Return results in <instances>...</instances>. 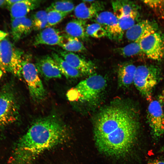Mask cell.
Listing matches in <instances>:
<instances>
[{
	"label": "cell",
	"instance_id": "obj_1",
	"mask_svg": "<svg viewBox=\"0 0 164 164\" xmlns=\"http://www.w3.org/2000/svg\"><path fill=\"white\" fill-rule=\"evenodd\" d=\"M137 114L131 107L120 105L102 111L95 121L94 135L99 151L116 157L125 155L137 139L139 124Z\"/></svg>",
	"mask_w": 164,
	"mask_h": 164
},
{
	"label": "cell",
	"instance_id": "obj_2",
	"mask_svg": "<svg viewBox=\"0 0 164 164\" xmlns=\"http://www.w3.org/2000/svg\"><path fill=\"white\" fill-rule=\"evenodd\" d=\"M67 135L66 127L57 115L38 119L17 142L9 163L31 164L41 153L65 141Z\"/></svg>",
	"mask_w": 164,
	"mask_h": 164
},
{
	"label": "cell",
	"instance_id": "obj_3",
	"mask_svg": "<svg viewBox=\"0 0 164 164\" xmlns=\"http://www.w3.org/2000/svg\"><path fill=\"white\" fill-rule=\"evenodd\" d=\"M1 61L0 68L5 72L10 73L21 78L22 62L25 54L23 50L16 47L6 34L0 31Z\"/></svg>",
	"mask_w": 164,
	"mask_h": 164
},
{
	"label": "cell",
	"instance_id": "obj_4",
	"mask_svg": "<svg viewBox=\"0 0 164 164\" xmlns=\"http://www.w3.org/2000/svg\"><path fill=\"white\" fill-rule=\"evenodd\" d=\"M105 79L102 76L94 74L80 82L67 92L70 101L89 102L96 99L105 88Z\"/></svg>",
	"mask_w": 164,
	"mask_h": 164
},
{
	"label": "cell",
	"instance_id": "obj_5",
	"mask_svg": "<svg viewBox=\"0 0 164 164\" xmlns=\"http://www.w3.org/2000/svg\"><path fill=\"white\" fill-rule=\"evenodd\" d=\"M31 55H24L22 64V75L27 85L30 96L34 101L39 102L45 99L46 93L36 67L31 62Z\"/></svg>",
	"mask_w": 164,
	"mask_h": 164
},
{
	"label": "cell",
	"instance_id": "obj_6",
	"mask_svg": "<svg viewBox=\"0 0 164 164\" xmlns=\"http://www.w3.org/2000/svg\"><path fill=\"white\" fill-rule=\"evenodd\" d=\"M159 74V68L154 65H142L137 67L133 83L148 100L151 99L152 93L158 83Z\"/></svg>",
	"mask_w": 164,
	"mask_h": 164
},
{
	"label": "cell",
	"instance_id": "obj_7",
	"mask_svg": "<svg viewBox=\"0 0 164 164\" xmlns=\"http://www.w3.org/2000/svg\"><path fill=\"white\" fill-rule=\"evenodd\" d=\"M19 114V107L13 91L6 86L0 90V129L15 121Z\"/></svg>",
	"mask_w": 164,
	"mask_h": 164
},
{
	"label": "cell",
	"instance_id": "obj_8",
	"mask_svg": "<svg viewBox=\"0 0 164 164\" xmlns=\"http://www.w3.org/2000/svg\"><path fill=\"white\" fill-rule=\"evenodd\" d=\"M91 20L101 26L106 32V36L109 39L116 42L122 40L124 32L114 13L108 11L101 12Z\"/></svg>",
	"mask_w": 164,
	"mask_h": 164
},
{
	"label": "cell",
	"instance_id": "obj_9",
	"mask_svg": "<svg viewBox=\"0 0 164 164\" xmlns=\"http://www.w3.org/2000/svg\"><path fill=\"white\" fill-rule=\"evenodd\" d=\"M147 117L152 136L157 140L164 133V112L159 101L151 102L148 107Z\"/></svg>",
	"mask_w": 164,
	"mask_h": 164
},
{
	"label": "cell",
	"instance_id": "obj_10",
	"mask_svg": "<svg viewBox=\"0 0 164 164\" xmlns=\"http://www.w3.org/2000/svg\"><path fill=\"white\" fill-rule=\"evenodd\" d=\"M143 53L147 57L154 60H159L164 55V41L161 34L156 32L140 41Z\"/></svg>",
	"mask_w": 164,
	"mask_h": 164
},
{
	"label": "cell",
	"instance_id": "obj_11",
	"mask_svg": "<svg viewBox=\"0 0 164 164\" xmlns=\"http://www.w3.org/2000/svg\"><path fill=\"white\" fill-rule=\"evenodd\" d=\"M53 49L56 53L82 74H91L94 71L95 67L92 62L82 58L74 53L66 51L60 49Z\"/></svg>",
	"mask_w": 164,
	"mask_h": 164
},
{
	"label": "cell",
	"instance_id": "obj_12",
	"mask_svg": "<svg viewBox=\"0 0 164 164\" xmlns=\"http://www.w3.org/2000/svg\"><path fill=\"white\" fill-rule=\"evenodd\" d=\"M158 28L155 22L147 19L143 20L126 30L125 36L128 40L132 42L140 41L143 38L157 32Z\"/></svg>",
	"mask_w": 164,
	"mask_h": 164
},
{
	"label": "cell",
	"instance_id": "obj_13",
	"mask_svg": "<svg viewBox=\"0 0 164 164\" xmlns=\"http://www.w3.org/2000/svg\"><path fill=\"white\" fill-rule=\"evenodd\" d=\"M35 65L38 72L45 78H57L62 77L58 66L51 56L46 55L37 57Z\"/></svg>",
	"mask_w": 164,
	"mask_h": 164
},
{
	"label": "cell",
	"instance_id": "obj_14",
	"mask_svg": "<svg viewBox=\"0 0 164 164\" xmlns=\"http://www.w3.org/2000/svg\"><path fill=\"white\" fill-rule=\"evenodd\" d=\"M104 8L103 2L95 0H87L75 7L74 14L77 19L86 20L91 19Z\"/></svg>",
	"mask_w": 164,
	"mask_h": 164
},
{
	"label": "cell",
	"instance_id": "obj_15",
	"mask_svg": "<svg viewBox=\"0 0 164 164\" xmlns=\"http://www.w3.org/2000/svg\"><path fill=\"white\" fill-rule=\"evenodd\" d=\"M63 38V34L59 29L52 27H47L40 31L36 36L33 45L35 46L46 45L60 47Z\"/></svg>",
	"mask_w": 164,
	"mask_h": 164
},
{
	"label": "cell",
	"instance_id": "obj_16",
	"mask_svg": "<svg viewBox=\"0 0 164 164\" xmlns=\"http://www.w3.org/2000/svg\"><path fill=\"white\" fill-rule=\"evenodd\" d=\"M33 30L31 19L26 16L15 18L11 21V35L15 42H17L28 35Z\"/></svg>",
	"mask_w": 164,
	"mask_h": 164
},
{
	"label": "cell",
	"instance_id": "obj_17",
	"mask_svg": "<svg viewBox=\"0 0 164 164\" xmlns=\"http://www.w3.org/2000/svg\"><path fill=\"white\" fill-rule=\"evenodd\" d=\"M41 1L21 0L9 7L11 20L26 16L30 12L38 8Z\"/></svg>",
	"mask_w": 164,
	"mask_h": 164
},
{
	"label": "cell",
	"instance_id": "obj_18",
	"mask_svg": "<svg viewBox=\"0 0 164 164\" xmlns=\"http://www.w3.org/2000/svg\"><path fill=\"white\" fill-rule=\"evenodd\" d=\"M86 21L77 19L70 20L65 26V34L80 40H87L89 36L86 32Z\"/></svg>",
	"mask_w": 164,
	"mask_h": 164
},
{
	"label": "cell",
	"instance_id": "obj_19",
	"mask_svg": "<svg viewBox=\"0 0 164 164\" xmlns=\"http://www.w3.org/2000/svg\"><path fill=\"white\" fill-rule=\"evenodd\" d=\"M111 4L114 13L117 19L129 15L138 11V6L133 1L126 0L112 1Z\"/></svg>",
	"mask_w": 164,
	"mask_h": 164
},
{
	"label": "cell",
	"instance_id": "obj_20",
	"mask_svg": "<svg viewBox=\"0 0 164 164\" xmlns=\"http://www.w3.org/2000/svg\"><path fill=\"white\" fill-rule=\"evenodd\" d=\"M136 68L135 65L130 63L120 66L118 70V78L120 85L127 87L133 83Z\"/></svg>",
	"mask_w": 164,
	"mask_h": 164
},
{
	"label": "cell",
	"instance_id": "obj_21",
	"mask_svg": "<svg viewBox=\"0 0 164 164\" xmlns=\"http://www.w3.org/2000/svg\"><path fill=\"white\" fill-rule=\"evenodd\" d=\"M51 56L58 64L62 74L67 78H77L82 75L79 71L70 65L56 52H52Z\"/></svg>",
	"mask_w": 164,
	"mask_h": 164
},
{
	"label": "cell",
	"instance_id": "obj_22",
	"mask_svg": "<svg viewBox=\"0 0 164 164\" xmlns=\"http://www.w3.org/2000/svg\"><path fill=\"white\" fill-rule=\"evenodd\" d=\"M63 34V40L60 47L64 50L72 53L84 52L86 50L82 43L77 38Z\"/></svg>",
	"mask_w": 164,
	"mask_h": 164
},
{
	"label": "cell",
	"instance_id": "obj_23",
	"mask_svg": "<svg viewBox=\"0 0 164 164\" xmlns=\"http://www.w3.org/2000/svg\"><path fill=\"white\" fill-rule=\"evenodd\" d=\"M114 51L125 57L134 56L142 52L139 41L133 42L124 47L116 48Z\"/></svg>",
	"mask_w": 164,
	"mask_h": 164
},
{
	"label": "cell",
	"instance_id": "obj_24",
	"mask_svg": "<svg viewBox=\"0 0 164 164\" xmlns=\"http://www.w3.org/2000/svg\"><path fill=\"white\" fill-rule=\"evenodd\" d=\"M75 8L74 4L72 1L62 0L52 2L47 8L46 11L54 10L68 15L74 10Z\"/></svg>",
	"mask_w": 164,
	"mask_h": 164
},
{
	"label": "cell",
	"instance_id": "obj_25",
	"mask_svg": "<svg viewBox=\"0 0 164 164\" xmlns=\"http://www.w3.org/2000/svg\"><path fill=\"white\" fill-rule=\"evenodd\" d=\"M33 30H42L46 27L47 24V12L46 10H40L34 13L31 19Z\"/></svg>",
	"mask_w": 164,
	"mask_h": 164
},
{
	"label": "cell",
	"instance_id": "obj_26",
	"mask_svg": "<svg viewBox=\"0 0 164 164\" xmlns=\"http://www.w3.org/2000/svg\"><path fill=\"white\" fill-rule=\"evenodd\" d=\"M138 11L133 12L130 14L118 19L121 28L124 32L136 23L139 16Z\"/></svg>",
	"mask_w": 164,
	"mask_h": 164
},
{
	"label": "cell",
	"instance_id": "obj_27",
	"mask_svg": "<svg viewBox=\"0 0 164 164\" xmlns=\"http://www.w3.org/2000/svg\"><path fill=\"white\" fill-rule=\"evenodd\" d=\"M86 32L89 36L95 38H100L107 36L105 30L101 25L97 23L87 24Z\"/></svg>",
	"mask_w": 164,
	"mask_h": 164
},
{
	"label": "cell",
	"instance_id": "obj_28",
	"mask_svg": "<svg viewBox=\"0 0 164 164\" xmlns=\"http://www.w3.org/2000/svg\"><path fill=\"white\" fill-rule=\"evenodd\" d=\"M47 12V24L46 27L54 26L60 22L68 15L54 10Z\"/></svg>",
	"mask_w": 164,
	"mask_h": 164
},
{
	"label": "cell",
	"instance_id": "obj_29",
	"mask_svg": "<svg viewBox=\"0 0 164 164\" xmlns=\"http://www.w3.org/2000/svg\"><path fill=\"white\" fill-rule=\"evenodd\" d=\"M143 2L158 16L164 18V0H144Z\"/></svg>",
	"mask_w": 164,
	"mask_h": 164
},
{
	"label": "cell",
	"instance_id": "obj_30",
	"mask_svg": "<svg viewBox=\"0 0 164 164\" xmlns=\"http://www.w3.org/2000/svg\"><path fill=\"white\" fill-rule=\"evenodd\" d=\"M159 101L162 105L164 106V90L162 91L159 97Z\"/></svg>",
	"mask_w": 164,
	"mask_h": 164
},
{
	"label": "cell",
	"instance_id": "obj_31",
	"mask_svg": "<svg viewBox=\"0 0 164 164\" xmlns=\"http://www.w3.org/2000/svg\"><path fill=\"white\" fill-rule=\"evenodd\" d=\"M148 164H164V161L158 159H155L150 162Z\"/></svg>",
	"mask_w": 164,
	"mask_h": 164
},
{
	"label": "cell",
	"instance_id": "obj_32",
	"mask_svg": "<svg viewBox=\"0 0 164 164\" xmlns=\"http://www.w3.org/2000/svg\"><path fill=\"white\" fill-rule=\"evenodd\" d=\"M6 4V0H0V7Z\"/></svg>",
	"mask_w": 164,
	"mask_h": 164
},
{
	"label": "cell",
	"instance_id": "obj_33",
	"mask_svg": "<svg viewBox=\"0 0 164 164\" xmlns=\"http://www.w3.org/2000/svg\"><path fill=\"white\" fill-rule=\"evenodd\" d=\"M160 151L161 152H164V146L162 147L160 149Z\"/></svg>",
	"mask_w": 164,
	"mask_h": 164
},
{
	"label": "cell",
	"instance_id": "obj_34",
	"mask_svg": "<svg viewBox=\"0 0 164 164\" xmlns=\"http://www.w3.org/2000/svg\"><path fill=\"white\" fill-rule=\"evenodd\" d=\"M1 44H0V61H1Z\"/></svg>",
	"mask_w": 164,
	"mask_h": 164
}]
</instances>
